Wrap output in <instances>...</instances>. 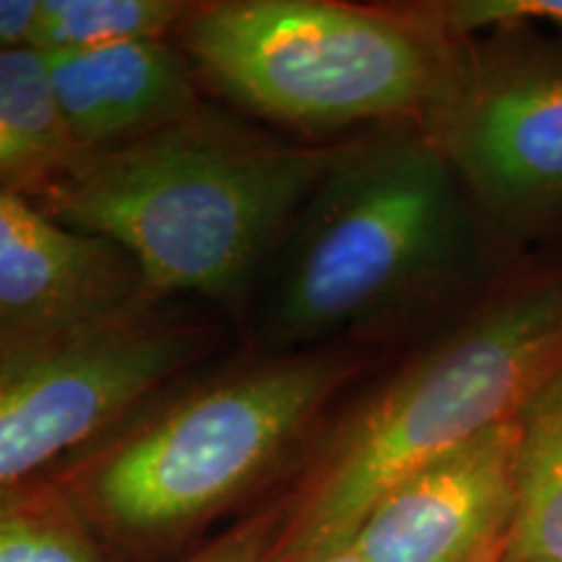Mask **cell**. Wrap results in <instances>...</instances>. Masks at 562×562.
<instances>
[{"label":"cell","instance_id":"6da1fadb","mask_svg":"<svg viewBox=\"0 0 562 562\" xmlns=\"http://www.w3.org/2000/svg\"><path fill=\"white\" fill-rule=\"evenodd\" d=\"M336 159L172 125L81 154L32 201L123 250L151 290L227 297Z\"/></svg>","mask_w":562,"mask_h":562},{"label":"cell","instance_id":"7a4b0ae2","mask_svg":"<svg viewBox=\"0 0 562 562\" xmlns=\"http://www.w3.org/2000/svg\"><path fill=\"white\" fill-rule=\"evenodd\" d=\"M562 368V258L516 271L370 398L294 518L279 562L344 544L391 484L518 419Z\"/></svg>","mask_w":562,"mask_h":562},{"label":"cell","instance_id":"3957f363","mask_svg":"<svg viewBox=\"0 0 562 562\" xmlns=\"http://www.w3.org/2000/svg\"><path fill=\"white\" fill-rule=\"evenodd\" d=\"M313 199L277 300L290 339L362 326L480 252V220L425 131L339 154Z\"/></svg>","mask_w":562,"mask_h":562},{"label":"cell","instance_id":"277c9868","mask_svg":"<svg viewBox=\"0 0 562 562\" xmlns=\"http://www.w3.org/2000/svg\"><path fill=\"white\" fill-rule=\"evenodd\" d=\"M186 45L248 108L300 128L425 115L451 37L422 13L328 0H235L195 11Z\"/></svg>","mask_w":562,"mask_h":562},{"label":"cell","instance_id":"5b68a950","mask_svg":"<svg viewBox=\"0 0 562 562\" xmlns=\"http://www.w3.org/2000/svg\"><path fill=\"white\" fill-rule=\"evenodd\" d=\"M344 372L334 357H302L195 393L102 456L83 501L97 521L131 539L188 529L269 469Z\"/></svg>","mask_w":562,"mask_h":562},{"label":"cell","instance_id":"8992f818","mask_svg":"<svg viewBox=\"0 0 562 562\" xmlns=\"http://www.w3.org/2000/svg\"><path fill=\"white\" fill-rule=\"evenodd\" d=\"M427 136L476 220L513 245L562 224V37L492 30L451 37Z\"/></svg>","mask_w":562,"mask_h":562},{"label":"cell","instance_id":"52a82bcc","mask_svg":"<svg viewBox=\"0 0 562 562\" xmlns=\"http://www.w3.org/2000/svg\"><path fill=\"white\" fill-rule=\"evenodd\" d=\"M193 336L110 318L50 334L0 336V495L117 422L182 368Z\"/></svg>","mask_w":562,"mask_h":562},{"label":"cell","instance_id":"ba28073f","mask_svg":"<svg viewBox=\"0 0 562 562\" xmlns=\"http://www.w3.org/2000/svg\"><path fill=\"white\" fill-rule=\"evenodd\" d=\"M518 451L513 419L438 456L391 484L347 542L368 562H472L508 537Z\"/></svg>","mask_w":562,"mask_h":562},{"label":"cell","instance_id":"9c48e42d","mask_svg":"<svg viewBox=\"0 0 562 562\" xmlns=\"http://www.w3.org/2000/svg\"><path fill=\"white\" fill-rule=\"evenodd\" d=\"M123 250L70 229L26 195L0 191V336L50 334L121 318Z\"/></svg>","mask_w":562,"mask_h":562},{"label":"cell","instance_id":"30bf717a","mask_svg":"<svg viewBox=\"0 0 562 562\" xmlns=\"http://www.w3.org/2000/svg\"><path fill=\"white\" fill-rule=\"evenodd\" d=\"M45 58L60 115L81 154L180 125L195 104L186 63L161 40Z\"/></svg>","mask_w":562,"mask_h":562},{"label":"cell","instance_id":"8fae6325","mask_svg":"<svg viewBox=\"0 0 562 562\" xmlns=\"http://www.w3.org/2000/svg\"><path fill=\"white\" fill-rule=\"evenodd\" d=\"M81 157L37 47L0 50V191L37 195Z\"/></svg>","mask_w":562,"mask_h":562},{"label":"cell","instance_id":"7c38bea8","mask_svg":"<svg viewBox=\"0 0 562 562\" xmlns=\"http://www.w3.org/2000/svg\"><path fill=\"white\" fill-rule=\"evenodd\" d=\"M518 501L503 562H562V368L518 414Z\"/></svg>","mask_w":562,"mask_h":562},{"label":"cell","instance_id":"4fadbf2b","mask_svg":"<svg viewBox=\"0 0 562 562\" xmlns=\"http://www.w3.org/2000/svg\"><path fill=\"white\" fill-rule=\"evenodd\" d=\"M186 13L178 0H42L34 47L74 53L161 40Z\"/></svg>","mask_w":562,"mask_h":562},{"label":"cell","instance_id":"5bb4252c","mask_svg":"<svg viewBox=\"0 0 562 562\" xmlns=\"http://www.w3.org/2000/svg\"><path fill=\"white\" fill-rule=\"evenodd\" d=\"M0 562H104L74 501L34 482L0 495Z\"/></svg>","mask_w":562,"mask_h":562},{"label":"cell","instance_id":"9a60e30c","mask_svg":"<svg viewBox=\"0 0 562 562\" xmlns=\"http://www.w3.org/2000/svg\"><path fill=\"white\" fill-rule=\"evenodd\" d=\"M446 37H476L492 30H539L562 34V0H453L422 11Z\"/></svg>","mask_w":562,"mask_h":562},{"label":"cell","instance_id":"2e32d148","mask_svg":"<svg viewBox=\"0 0 562 562\" xmlns=\"http://www.w3.org/2000/svg\"><path fill=\"white\" fill-rule=\"evenodd\" d=\"M42 0H0V50L34 47Z\"/></svg>","mask_w":562,"mask_h":562},{"label":"cell","instance_id":"e0dca14e","mask_svg":"<svg viewBox=\"0 0 562 562\" xmlns=\"http://www.w3.org/2000/svg\"><path fill=\"white\" fill-rule=\"evenodd\" d=\"M186 562H279V558L266 552L261 537H232Z\"/></svg>","mask_w":562,"mask_h":562},{"label":"cell","instance_id":"ac0fdd59","mask_svg":"<svg viewBox=\"0 0 562 562\" xmlns=\"http://www.w3.org/2000/svg\"><path fill=\"white\" fill-rule=\"evenodd\" d=\"M286 562H368V560H364L362 554L357 552L349 542H344V544L328 547V550L302 554V558H294V560H286Z\"/></svg>","mask_w":562,"mask_h":562},{"label":"cell","instance_id":"d6986e66","mask_svg":"<svg viewBox=\"0 0 562 562\" xmlns=\"http://www.w3.org/2000/svg\"><path fill=\"white\" fill-rule=\"evenodd\" d=\"M503 554H505V539L503 542L492 544L490 550H484L480 558H474L472 562H503Z\"/></svg>","mask_w":562,"mask_h":562}]
</instances>
